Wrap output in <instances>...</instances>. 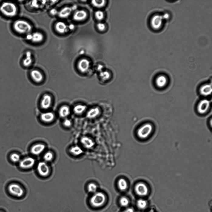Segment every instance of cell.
I'll return each mask as SVG.
<instances>
[{
  "instance_id": "cell-1",
  "label": "cell",
  "mask_w": 212,
  "mask_h": 212,
  "mask_svg": "<svg viewBox=\"0 0 212 212\" xmlns=\"http://www.w3.org/2000/svg\"><path fill=\"white\" fill-rule=\"evenodd\" d=\"M0 11L2 14L8 17L15 16L17 13V8L15 4L11 2H5L0 7Z\"/></svg>"
},
{
  "instance_id": "cell-2",
  "label": "cell",
  "mask_w": 212,
  "mask_h": 212,
  "mask_svg": "<svg viewBox=\"0 0 212 212\" xmlns=\"http://www.w3.org/2000/svg\"><path fill=\"white\" fill-rule=\"evenodd\" d=\"M13 27L16 32L21 34L28 33L32 30L31 25L28 22L22 20L15 21L13 25Z\"/></svg>"
},
{
  "instance_id": "cell-3",
  "label": "cell",
  "mask_w": 212,
  "mask_h": 212,
  "mask_svg": "<svg viewBox=\"0 0 212 212\" xmlns=\"http://www.w3.org/2000/svg\"><path fill=\"white\" fill-rule=\"evenodd\" d=\"M106 197L102 192H97L92 196L90 200V203L92 206L95 207L102 206L105 203Z\"/></svg>"
},
{
  "instance_id": "cell-4",
  "label": "cell",
  "mask_w": 212,
  "mask_h": 212,
  "mask_svg": "<svg viewBox=\"0 0 212 212\" xmlns=\"http://www.w3.org/2000/svg\"><path fill=\"white\" fill-rule=\"evenodd\" d=\"M8 190L11 194L18 197H22L24 193L22 187L20 185L16 183L9 184L8 187Z\"/></svg>"
},
{
  "instance_id": "cell-5",
  "label": "cell",
  "mask_w": 212,
  "mask_h": 212,
  "mask_svg": "<svg viewBox=\"0 0 212 212\" xmlns=\"http://www.w3.org/2000/svg\"><path fill=\"white\" fill-rule=\"evenodd\" d=\"M153 129V126L151 124H145L139 129L137 132L138 135L140 138H146L151 133Z\"/></svg>"
},
{
  "instance_id": "cell-6",
  "label": "cell",
  "mask_w": 212,
  "mask_h": 212,
  "mask_svg": "<svg viewBox=\"0 0 212 212\" xmlns=\"http://www.w3.org/2000/svg\"><path fill=\"white\" fill-rule=\"evenodd\" d=\"M37 170L39 174L43 177H47L50 173L49 166L45 162H39L37 166Z\"/></svg>"
},
{
  "instance_id": "cell-7",
  "label": "cell",
  "mask_w": 212,
  "mask_h": 212,
  "mask_svg": "<svg viewBox=\"0 0 212 212\" xmlns=\"http://www.w3.org/2000/svg\"><path fill=\"white\" fill-rule=\"evenodd\" d=\"M35 163V160L34 158L28 157L21 160L19 162L20 167L23 169H28L33 167Z\"/></svg>"
},
{
  "instance_id": "cell-8",
  "label": "cell",
  "mask_w": 212,
  "mask_h": 212,
  "mask_svg": "<svg viewBox=\"0 0 212 212\" xmlns=\"http://www.w3.org/2000/svg\"><path fill=\"white\" fill-rule=\"evenodd\" d=\"M135 190L138 195L141 197L147 196L149 192L146 185L142 182L138 183L136 185Z\"/></svg>"
},
{
  "instance_id": "cell-9",
  "label": "cell",
  "mask_w": 212,
  "mask_h": 212,
  "mask_svg": "<svg viewBox=\"0 0 212 212\" xmlns=\"http://www.w3.org/2000/svg\"><path fill=\"white\" fill-rule=\"evenodd\" d=\"M210 102L206 99L201 100L197 106V111L200 114L205 113L209 108Z\"/></svg>"
},
{
  "instance_id": "cell-10",
  "label": "cell",
  "mask_w": 212,
  "mask_h": 212,
  "mask_svg": "<svg viewBox=\"0 0 212 212\" xmlns=\"http://www.w3.org/2000/svg\"><path fill=\"white\" fill-rule=\"evenodd\" d=\"M45 146L42 143L36 144L31 149V153L35 155H38L42 153L45 149Z\"/></svg>"
},
{
  "instance_id": "cell-11",
  "label": "cell",
  "mask_w": 212,
  "mask_h": 212,
  "mask_svg": "<svg viewBox=\"0 0 212 212\" xmlns=\"http://www.w3.org/2000/svg\"><path fill=\"white\" fill-rule=\"evenodd\" d=\"M78 69L82 72H85L89 69L90 62L87 59H82L79 61L78 65Z\"/></svg>"
},
{
  "instance_id": "cell-12",
  "label": "cell",
  "mask_w": 212,
  "mask_h": 212,
  "mask_svg": "<svg viewBox=\"0 0 212 212\" xmlns=\"http://www.w3.org/2000/svg\"><path fill=\"white\" fill-rule=\"evenodd\" d=\"M87 16V13L85 10H78L75 13L73 19L76 21H81L85 19Z\"/></svg>"
},
{
  "instance_id": "cell-13",
  "label": "cell",
  "mask_w": 212,
  "mask_h": 212,
  "mask_svg": "<svg viewBox=\"0 0 212 212\" xmlns=\"http://www.w3.org/2000/svg\"><path fill=\"white\" fill-rule=\"evenodd\" d=\"M52 98L48 95H45L43 97L41 103L42 107L44 109L49 108L52 103Z\"/></svg>"
},
{
  "instance_id": "cell-14",
  "label": "cell",
  "mask_w": 212,
  "mask_h": 212,
  "mask_svg": "<svg viewBox=\"0 0 212 212\" xmlns=\"http://www.w3.org/2000/svg\"><path fill=\"white\" fill-rule=\"evenodd\" d=\"M55 28L56 31L61 34L67 32L68 30V26L64 22H58L56 25Z\"/></svg>"
},
{
  "instance_id": "cell-15",
  "label": "cell",
  "mask_w": 212,
  "mask_h": 212,
  "mask_svg": "<svg viewBox=\"0 0 212 212\" xmlns=\"http://www.w3.org/2000/svg\"><path fill=\"white\" fill-rule=\"evenodd\" d=\"M72 9L70 7H65L59 12V16L61 18L64 19L68 17L71 14Z\"/></svg>"
},
{
  "instance_id": "cell-16",
  "label": "cell",
  "mask_w": 212,
  "mask_h": 212,
  "mask_svg": "<svg viewBox=\"0 0 212 212\" xmlns=\"http://www.w3.org/2000/svg\"><path fill=\"white\" fill-rule=\"evenodd\" d=\"M31 75L33 80L37 82H40L43 80V75L38 70H34L32 71L31 73Z\"/></svg>"
},
{
  "instance_id": "cell-17",
  "label": "cell",
  "mask_w": 212,
  "mask_h": 212,
  "mask_svg": "<svg viewBox=\"0 0 212 212\" xmlns=\"http://www.w3.org/2000/svg\"><path fill=\"white\" fill-rule=\"evenodd\" d=\"M44 38V35L42 33L39 32H36L31 35V39L33 42L37 43L42 42Z\"/></svg>"
},
{
  "instance_id": "cell-18",
  "label": "cell",
  "mask_w": 212,
  "mask_h": 212,
  "mask_svg": "<svg viewBox=\"0 0 212 212\" xmlns=\"http://www.w3.org/2000/svg\"><path fill=\"white\" fill-rule=\"evenodd\" d=\"M54 114L51 112H47L42 114L41 118L42 120L46 123H49L54 120Z\"/></svg>"
},
{
  "instance_id": "cell-19",
  "label": "cell",
  "mask_w": 212,
  "mask_h": 212,
  "mask_svg": "<svg viewBox=\"0 0 212 212\" xmlns=\"http://www.w3.org/2000/svg\"><path fill=\"white\" fill-rule=\"evenodd\" d=\"M212 91L211 85L210 84H206L200 88V94L204 96H207L211 94Z\"/></svg>"
},
{
  "instance_id": "cell-20",
  "label": "cell",
  "mask_w": 212,
  "mask_h": 212,
  "mask_svg": "<svg viewBox=\"0 0 212 212\" xmlns=\"http://www.w3.org/2000/svg\"><path fill=\"white\" fill-rule=\"evenodd\" d=\"M156 82L157 86L159 87H163L166 85L167 83V79L165 76L161 75L157 78Z\"/></svg>"
},
{
  "instance_id": "cell-21",
  "label": "cell",
  "mask_w": 212,
  "mask_h": 212,
  "mask_svg": "<svg viewBox=\"0 0 212 212\" xmlns=\"http://www.w3.org/2000/svg\"><path fill=\"white\" fill-rule=\"evenodd\" d=\"M81 141L85 147L87 148H90L93 146L94 145V143L93 141L86 137H82L81 140Z\"/></svg>"
},
{
  "instance_id": "cell-22",
  "label": "cell",
  "mask_w": 212,
  "mask_h": 212,
  "mask_svg": "<svg viewBox=\"0 0 212 212\" xmlns=\"http://www.w3.org/2000/svg\"><path fill=\"white\" fill-rule=\"evenodd\" d=\"M70 113L69 107L67 106H63L60 109L59 114L62 117H65L68 116Z\"/></svg>"
},
{
  "instance_id": "cell-23",
  "label": "cell",
  "mask_w": 212,
  "mask_h": 212,
  "mask_svg": "<svg viewBox=\"0 0 212 212\" xmlns=\"http://www.w3.org/2000/svg\"><path fill=\"white\" fill-rule=\"evenodd\" d=\"M69 152L72 155L77 156L82 153L83 150L80 147L78 146H75L72 147L70 149Z\"/></svg>"
},
{
  "instance_id": "cell-24",
  "label": "cell",
  "mask_w": 212,
  "mask_h": 212,
  "mask_svg": "<svg viewBox=\"0 0 212 212\" xmlns=\"http://www.w3.org/2000/svg\"><path fill=\"white\" fill-rule=\"evenodd\" d=\"M118 187L121 191H124L127 188V183L126 181L124 179L119 180L118 182Z\"/></svg>"
},
{
  "instance_id": "cell-25",
  "label": "cell",
  "mask_w": 212,
  "mask_h": 212,
  "mask_svg": "<svg viewBox=\"0 0 212 212\" xmlns=\"http://www.w3.org/2000/svg\"><path fill=\"white\" fill-rule=\"evenodd\" d=\"M99 113V110L98 108L92 109L88 112L87 116L89 118H94L98 116Z\"/></svg>"
},
{
  "instance_id": "cell-26",
  "label": "cell",
  "mask_w": 212,
  "mask_h": 212,
  "mask_svg": "<svg viewBox=\"0 0 212 212\" xmlns=\"http://www.w3.org/2000/svg\"><path fill=\"white\" fill-rule=\"evenodd\" d=\"M136 204L137 207L139 209L144 210L147 207L148 203L146 200L141 199L137 201Z\"/></svg>"
},
{
  "instance_id": "cell-27",
  "label": "cell",
  "mask_w": 212,
  "mask_h": 212,
  "mask_svg": "<svg viewBox=\"0 0 212 212\" xmlns=\"http://www.w3.org/2000/svg\"><path fill=\"white\" fill-rule=\"evenodd\" d=\"M10 158L11 161L14 163H19L21 160L20 156L16 153L11 154L10 156Z\"/></svg>"
},
{
  "instance_id": "cell-28",
  "label": "cell",
  "mask_w": 212,
  "mask_h": 212,
  "mask_svg": "<svg viewBox=\"0 0 212 212\" xmlns=\"http://www.w3.org/2000/svg\"><path fill=\"white\" fill-rule=\"evenodd\" d=\"M86 108L85 106L78 105L74 107V111L75 113L77 114H81L85 110Z\"/></svg>"
},
{
  "instance_id": "cell-29",
  "label": "cell",
  "mask_w": 212,
  "mask_h": 212,
  "mask_svg": "<svg viewBox=\"0 0 212 212\" xmlns=\"http://www.w3.org/2000/svg\"><path fill=\"white\" fill-rule=\"evenodd\" d=\"M54 158V155L50 151H48L44 155V160L45 162H50L52 161Z\"/></svg>"
},
{
  "instance_id": "cell-30",
  "label": "cell",
  "mask_w": 212,
  "mask_h": 212,
  "mask_svg": "<svg viewBox=\"0 0 212 212\" xmlns=\"http://www.w3.org/2000/svg\"><path fill=\"white\" fill-rule=\"evenodd\" d=\"M91 3L94 7L97 8H101L105 5L106 2L105 1L98 0V1H92Z\"/></svg>"
},
{
  "instance_id": "cell-31",
  "label": "cell",
  "mask_w": 212,
  "mask_h": 212,
  "mask_svg": "<svg viewBox=\"0 0 212 212\" xmlns=\"http://www.w3.org/2000/svg\"><path fill=\"white\" fill-rule=\"evenodd\" d=\"M119 201H120V205L123 207L128 206L130 203L128 199L125 196L121 197Z\"/></svg>"
},
{
  "instance_id": "cell-32",
  "label": "cell",
  "mask_w": 212,
  "mask_h": 212,
  "mask_svg": "<svg viewBox=\"0 0 212 212\" xmlns=\"http://www.w3.org/2000/svg\"><path fill=\"white\" fill-rule=\"evenodd\" d=\"M32 62V56H26L23 61V64L25 67L30 66Z\"/></svg>"
},
{
  "instance_id": "cell-33",
  "label": "cell",
  "mask_w": 212,
  "mask_h": 212,
  "mask_svg": "<svg viewBox=\"0 0 212 212\" xmlns=\"http://www.w3.org/2000/svg\"><path fill=\"white\" fill-rule=\"evenodd\" d=\"M88 189L89 192L96 193L97 189V187L95 184L91 183L88 185Z\"/></svg>"
},
{
  "instance_id": "cell-34",
  "label": "cell",
  "mask_w": 212,
  "mask_h": 212,
  "mask_svg": "<svg viewBox=\"0 0 212 212\" xmlns=\"http://www.w3.org/2000/svg\"><path fill=\"white\" fill-rule=\"evenodd\" d=\"M109 73L107 71H103L100 72V76L103 80H107L110 77Z\"/></svg>"
},
{
  "instance_id": "cell-35",
  "label": "cell",
  "mask_w": 212,
  "mask_h": 212,
  "mask_svg": "<svg viewBox=\"0 0 212 212\" xmlns=\"http://www.w3.org/2000/svg\"><path fill=\"white\" fill-rule=\"evenodd\" d=\"M95 16L97 19L101 20L103 19L104 18V13L101 11H97L95 13Z\"/></svg>"
},
{
  "instance_id": "cell-36",
  "label": "cell",
  "mask_w": 212,
  "mask_h": 212,
  "mask_svg": "<svg viewBox=\"0 0 212 212\" xmlns=\"http://www.w3.org/2000/svg\"><path fill=\"white\" fill-rule=\"evenodd\" d=\"M97 27L98 29L101 31H104L105 29V25L103 23H98L97 25Z\"/></svg>"
},
{
  "instance_id": "cell-37",
  "label": "cell",
  "mask_w": 212,
  "mask_h": 212,
  "mask_svg": "<svg viewBox=\"0 0 212 212\" xmlns=\"http://www.w3.org/2000/svg\"><path fill=\"white\" fill-rule=\"evenodd\" d=\"M63 124L66 127H69L72 125V122L69 119H66L64 122Z\"/></svg>"
},
{
  "instance_id": "cell-38",
  "label": "cell",
  "mask_w": 212,
  "mask_h": 212,
  "mask_svg": "<svg viewBox=\"0 0 212 212\" xmlns=\"http://www.w3.org/2000/svg\"><path fill=\"white\" fill-rule=\"evenodd\" d=\"M123 212H134V210L132 208H129L124 210Z\"/></svg>"
},
{
  "instance_id": "cell-39",
  "label": "cell",
  "mask_w": 212,
  "mask_h": 212,
  "mask_svg": "<svg viewBox=\"0 0 212 212\" xmlns=\"http://www.w3.org/2000/svg\"><path fill=\"white\" fill-rule=\"evenodd\" d=\"M149 212H154L153 211H149Z\"/></svg>"
},
{
  "instance_id": "cell-40",
  "label": "cell",
  "mask_w": 212,
  "mask_h": 212,
  "mask_svg": "<svg viewBox=\"0 0 212 212\" xmlns=\"http://www.w3.org/2000/svg\"><path fill=\"white\" fill-rule=\"evenodd\" d=\"M0 212H2V211H0Z\"/></svg>"
}]
</instances>
